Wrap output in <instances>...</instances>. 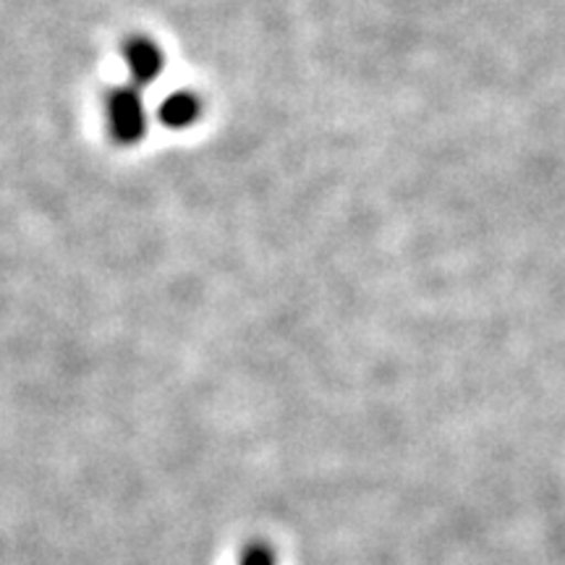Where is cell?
Masks as SVG:
<instances>
[{"label": "cell", "mask_w": 565, "mask_h": 565, "mask_svg": "<svg viewBox=\"0 0 565 565\" xmlns=\"http://www.w3.org/2000/svg\"><path fill=\"white\" fill-rule=\"evenodd\" d=\"M105 121L118 145H137L147 134V110L137 87H116L105 97Z\"/></svg>", "instance_id": "cell-1"}, {"label": "cell", "mask_w": 565, "mask_h": 565, "mask_svg": "<svg viewBox=\"0 0 565 565\" xmlns=\"http://www.w3.org/2000/svg\"><path fill=\"white\" fill-rule=\"evenodd\" d=\"M124 63L137 87H150L162 71V53L152 40L131 38L124 42Z\"/></svg>", "instance_id": "cell-2"}, {"label": "cell", "mask_w": 565, "mask_h": 565, "mask_svg": "<svg viewBox=\"0 0 565 565\" xmlns=\"http://www.w3.org/2000/svg\"><path fill=\"white\" fill-rule=\"evenodd\" d=\"M158 116L166 129H189V126L196 121V116H200V103H196L192 92H173V95H168L166 100L160 103Z\"/></svg>", "instance_id": "cell-3"}]
</instances>
